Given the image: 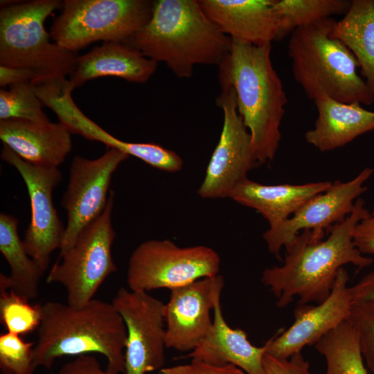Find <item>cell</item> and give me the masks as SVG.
Returning a JSON list of instances; mask_svg holds the SVG:
<instances>
[{"mask_svg":"<svg viewBox=\"0 0 374 374\" xmlns=\"http://www.w3.org/2000/svg\"><path fill=\"white\" fill-rule=\"evenodd\" d=\"M17 226L16 217L0 214V251L11 270L8 276L9 289L28 300L34 299L38 294L44 271L27 253L19 237Z\"/></svg>","mask_w":374,"mask_h":374,"instance_id":"cb8c5ba5","label":"cell"},{"mask_svg":"<svg viewBox=\"0 0 374 374\" xmlns=\"http://www.w3.org/2000/svg\"><path fill=\"white\" fill-rule=\"evenodd\" d=\"M127 329L112 303L93 299L84 305L42 304L41 322L33 348L35 368H50L63 356L103 355L106 371L124 373Z\"/></svg>","mask_w":374,"mask_h":374,"instance_id":"7a4b0ae2","label":"cell"},{"mask_svg":"<svg viewBox=\"0 0 374 374\" xmlns=\"http://www.w3.org/2000/svg\"><path fill=\"white\" fill-rule=\"evenodd\" d=\"M331 36L353 53L374 94V0L351 1L348 12L335 22Z\"/></svg>","mask_w":374,"mask_h":374,"instance_id":"603a6c76","label":"cell"},{"mask_svg":"<svg viewBox=\"0 0 374 374\" xmlns=\"http://www.w3.org/2000/svg\"><path fill=\"white\" fill-rule=\"evenodd\" d=\"M326 361L325 374H367L355 328L345 320L315 344Z\"/></svg>","mask_w":374,"mask_h":374,"instance_id":"d4e9b609","label":"cell"},{"mask_svg":"<svg viewBox=\"0 0 374 374\" xmlns=\"http://www.w3.org/2000/svg\"><path fill=\"white\" fill-rule=\"evenodd\" d=\"M348 274L340 268L329 296L316 305H299L294 312V321L267 341L266 353L279 359H288L306 346L315 344L325 335L347 320L353 301Z\"/></svg>","mask_w":374,"mask_h":374,"instance_id":"2e32d148","label":"cell"},{"mask_svg":"<svg viewBox=\"0 0 374 374\" xmlns=\"http://www.w3.org/2000/svg\"><path fill=\"white\" fill-rule=\"evenodd\" d=\"M71 133L59 123L9 118L0 120V139L24 161L57 168L72 149Z\"/></svg>","mask_w":374,"mask_h":374,"instance_id":"e0dca14e","label":"cell"},{"mask_svg":"<svg viewBox=\"0 0 374 374\" xmlns=\"http://www.w3.org/2000/svg\"><path fill=\"white\" fill-rule=\"evenodd\" d=\"M223 287L217 274L170 290L164 307L166 348L191 352L200 344L212 326L211 311Z\"/></svg>","mask_w":374,"mask_h":374,"instance_id":"9a60e30c","label":"cell"},{"mask_svg":"<svg viewBox=\"0 0 374 374\" xmlns=\"http://www.w3.org/2000/svg\"><path fill=\"white\" fill-rule=\"evenodd\" d=\"M220 86L222 91L216 105L223 112V126L204 179L197 190L202 198L229 197L233 188L248 178V172L259 165L251 134L238 110L234 89L226 84Z\"/></svg>","mask_w":374,"mask_h":374,"instance_id":"30bf717a","label":"cell"},{"mask_svg":"<svg viewBox=\"0 0 374 374\" xmlns=\"http://www.w3.org/2000/svg\"><path fill=\"white\" fill-rule=\"evenodd\" d=\"M368 213L365 201L359 197L353 212L328 231L326 240L314 241L310 230L296 237L285 248L284 264L267 268L262 274L261 281L276 297L277 307L285 308L296 296L299 305L320 303L330 294L344 265L362 268L373 263V259L362 254L353 242L356 224Z\"/></svg>","mask_w":374,"mask_h":374,"instance_id":"6da1fadb","label":"cell"},{"mask_svg":"<svg viewBox=\"0 0 374 374\" xmlns=\"http://www.w3.org/2000/svg\"><path fill=\"white\" fill-rule=\"evenodd\" d=\"M332 184L326 181L263 185L247 178L233 188L229 197L256 210L272 228L289 219L310 199L328 190Z\"/></svg>","mask_w":374,"mask_h":374,"instance_id":"44dd1931","label":"cell"},{"mask_svg":"<svg viewBox=\"0 0 374 374\" xmlns=\"http://www.w3.org/2000/svg\"><path fill=\"white\" fill-rule=\"evenodd\" d=\"M220 262L218 253L206 246L180 247L169 240H150L132 253L127 283L132 291L170 290L219 274Z\"/></svg>","mask_w":374,"mask_h":374,"instance_id":"9c48e42d","label":"cell"},{"mask_svg":"<svg viewBox=\"0 0 374 374\" xmlns=\"http://www.w3.org/2000/svg\"><path fill=\"white\" fill-rule=\"evenodd\" d=\"M127 329L123 374L160 371L166 357L165 304L147 292L121 287L112 302Z\"/></svg>","mask_w":374,"mask_h":374,"instance_id":"8fae6325","label":"cell"},{"mask_svg":"<svg viewBox=\"0 0 374 374\" xmlns=\"http://www.w3.org/2000/svg\"><path fill=\"white\" fill-rule=\"evenodd\" d=\"M347 0H274L278 17L275 41H280L298 28L332 15H345L350 6Z\"/></svg>","mask_w":374,"mask_h":374,"instance_id":"484cf974","label":"cell"},{"mask_svg":"<svg viewBox=\"0 0 374 374\" xmlns=\"http://www.w3.org/2000/svg\"><path fill=\"white\" fill-rule=\"evenodd\" d=\"M37 79L36 73L29 69L22 67H10L0 66V86H12L14 84L31 82Z\"/></svg>","mask_w":374,"mask_h":374,"instance_id":"d590c367","label":"cell"},{"mask_svg":"<svg viewBox=\"0 0 374 374\" xmlns=\"http://www.w3.org/2000/svg\"><path fill=\"white\" fill-rule=\"evenodd\" d=\"M213 311L210 330L186 357L217 366L233 364L247 374H265L262 359L266 343L260 347L255 346L244 330L231 328L224 319L220 298L216 301Z\"/></svg>","mask_w":374,"mask_h":374,"instance_id":"ffe728a7","label":"cell"},{"mask_svg":"<svg viewBox=\"0 0 374 374\" xmlns=\"http://www.w3.org/2000/svg\"><path fill=\"white\" fill-rule=\"evenodd\" d=\"M128 157L116 148H109L95 159L73 157L67 188L61 202L67 213V224L60 256L72 247L82 229L103 211L112 175Z\"/></svg>","mask_w":374,"mask_h":374,"instance_id":"4fadbf2b","label":"cell"},{"mask_svg":"<svg viewBox=\"0 0 374 374\" xmlns=\"http://www.w3.org/2000/svg\"><path fill=\"white\" fill-rule=\"evenodd\" d=\"M28 301L11 290L0 289V320L7 332L21 335L38 328L42 303L31 305Z\"/></svg>","mask_w":374,"mask_h":374,"instance_id":"83f0119b","label":"cell"},{"mask_svg":"<svg viewBox=\"0 0 374 374\" xmlns=\"http://www.w3.org/2000/svg\"><path fill=\"white\" fill-rule=\"evenodd\" d=\"M353 242L362 254L374 256V207L356 224L353 233Z\"/></svg>","mask_w":374,"mask_h":374,"instance_id":"836d02e7","label":"cell"},{"mask_svg":"<svg viewBox=\"0 0 374 374\" xmlns=\"http://www.w3.org/2000/svg\"><path fill=\"white\" fill-rule=\"evenodd\" d=\"M373 172V169L367 167L350 181H335L328 190L310 199L292 217L269 228L263 233L269 251L278 257L280 249L288 247L300 231L310 230L314 241L322 240L326 231L353 212L355 201L366 191L364 184Z\"/></svg>","mask_w":374,"mask_h":374,"instance_id":"5bb4252c","label":"cell"},{"mask_svg":"<svg viewBox=\"0 0 374 374\" xmlns=\"http://www.w3.org/2000/svg\"><path fill=\"white\" fill-rule=\"evenodd\" d=\"M43 107L31 82L12 85L8 90L0 89V120L19 118L48 122Z\"/></svg>","mask_w":374,"mask_h":374,"instance_id":"f1b7e54d","label":"cell"},{"mask_svg":"<svg viewBox=\"0 0 374 374\" xmlns=\"http://www.w3.org/2000/svg\"><path fill=\"white\" fill-rule=\"evenodd\" d=\"M62 5L60 0L1 1L0 66L34 71L37 79L33 84L71 75L77 53L51 42L44 27L48 17Z\"/></svg>","mask_w":374,"mask_h":374,"instance_id":"8992f818","label":"cell"},{"mask_svg":"<svg viewBox=\"0 0 374 374\" xmlns=\"http://www.w3.org/2000/svg\"><path fill=\"white\" fill-rule=\"evenodd\" d=\"M1 159L17 169L26 185L31 218L22 242L28 256L44 272L51 253L60 249L65 233L53 202V189L62 180L61 172L57 168L32 165L3 144Z\"/></svg>","mask_w":374,"mask_h":374,"instance_id":"7c38bea8","label":"cell"},{"mask_svg":"<svg viewBox=\"0 0 374 374\" xmlns=\"http://www.w3.org/2000/svg\"><path fill=\"white\" fill-rule=\"evenodd\" d=\"M88 137L98 141L109 148H116L138 158L157 169L170 172L179 171L183 166L182 159L174 151L152 143H131L121 141L103 130L96 123L89 129Z\"/></svg>","mask_w":374,"mask_h":374,"instance_id":"4316f807","label":"cell"},{"mask_svg":"<svg viewBox=\"0 0 374 374\" xmlns=\"http://www.w3.org/2000/svg\"><path fill=\"white\" fill-rule=\"evenodd\" d=\"M262 363L265 374H313L310 371L309 362L301 352L288 359H279L265 353Z\"/></svg>","mask_w":374,"mask_h":374,"instance_id":"d6a6232c","label":"cell"},{"mask_svg":"<svg viewBox=\"0 0 374 374\" xmlns=\"http://www.w3.org/2000/svg\"><path fill=\"white\" fill-rule=\"evenodd\" d=\"M337 21L330 17L294 30L288 43L294 78L307 97L344 103H374V94L357 73L350 50L331 36Z\"/></svg>","mask_w":374,"mask_h":374,"instance_id":"5b68a950","label":"cell"},{"mask_svg":"<svg viewBox=\"0 0 374 374\" xmlns=\"http://www.w3.org/2000/svg\"><path fill=\"white\" fill-rule=\"evenodd\" d=\"M158 374H244L233 364L213 365L205 362L191 359L189 363L163 367Z\"/></svg>","mask_w":374,"mask_h":374,"instance_id":"1f68e13d","label":"cell"},{"mask_svg":"<svg viewBox=\"0 0 374 374\" xmlns=\"http://www.w3.org/2000/svg\"><path fill=\"white\" fill-rule=\"evenodd\" d=\"M114 202V192L110 190L103 211L82 229L48 272L46 283L63 285L67 304L71 306L89 303L105 280L116 271L111 252L116 237L111 220Z\"/></svg>","mask_w":374,"mask_h":374,"instance_id":"ba28073f","label":"cell"},{"mask_svg":"<svg viewBox=\"0 0 374 374\" xmlns=\"http://www.w3.org/2000/svg\"><path fill=\"white\" fill-rule=\"evenodd\" d=\"M348 292L352 301L374 300V270L349 287Z\"/></svg>","mask_w":374,"mask_h":374,"instance_id":"8d00e7d4","label":"cell"},{"mask_svg":"<svg viewBox=\"0 0 374 374\" xmlns=\"http://www.w3.org/2000/svg\"><path fill=\"white\" fill-rule=\"evenodd\" d=\"M314 103L318 116L314 128L305 133V139L321 152L343 147L374 130V112L358 103H344L329 98Z\"/></svg>","mask_w":374,"mask_h":374,"instance_id":"7402d4cb","label":"cell"},{"mask_svg":"<svg viewBox=\"0 0 374 374\" xmlns=\"http://www.w3.org/2000/svg\"><path fill=\"white\" fill-rule=\"evenodd\" d=\"M347 319L355 330L366 366L374 374V300L353 301Z\"/></svg>","mask_w":374,"mask_h":374,"instance_id":"4dcf8cb0","label":"cell"},{"mask_svg":"<svg viewBox=\"0 0 374 374\" xmlns=\"http://www.w3.org/2000/svg\"><path fill=\"white\" fill-rule=\"evenodd\" d=\"M231 39L229 53L218 66L219 82L234 89L256 160L264 164L278 150L287 98L271 63V44L257 46Z\"/></svg>","mask_w":374,"mask_h":374,"instance_id":"277c9868","label":"cell"},{"mask_svg":"<svg viewBox=\"0 0 374 374\" xmlns=\"http://www.w3.org/2000/svg\"><path fill=\"white\" fill-rule=\"evenodd\" d=\"M152 6L147 0H64L50 37L74 53L99 40L125 43L148 22Z\"/></svg>","mask_w":374,"mask_h":374,"instance_id":"52a82bcc","label":"cell"},{"mask_svg":"<svg viewBox=\"0 0 374 374\" xmlns=\"http://www.w3.org/2000/svg\"><path fill=\"white\" fill-rule=\"evenodd\" d=\"M157 67L156 61L137 48L123 42H106L78 56L69 82L73 89L90 80L106 76L143 83L150 78Z\"/></svg>","mask_w":374,"mask_h":374,"instance_id":"d6986e66","label":"cell"},{"mask_svg":"<svg viewBox=\"0 0 374 374\" xmlns=\"http://www.w3.org/2000/svg\"><path fill=\"white\" fill-rule=\"evenodd\" d=\"M56 374H113L103 371L96 357L82 355L64 364Z\"/></svg>","mask_w":374,"mask_h":374,"instance_id":"e575fe53","label":"cell"},{"mask_svg":"<svg viewBox=\"0 0 374 374\" xmlns=\"http://www.w3.org/2000/svg\"><path fill=\"white\" fill-rule=\"evenodd\" d=\"M274 0H199L202 10L226 35L257 46L275 41Z\"/></svg>","mask_w":374,"mask_h":374,"instance_id":"ac0fdd59","label":"cell"},{"mask_svg":"<svg viewBox=\"0 0 374 374\" xmlns=\"http://www.w3.org/2000/svg\"><path fill=\"white\" fill-rule=\"evenodd\" d=\"M35 343L26 341L21 335L5 332L0 335V370L1 374H33Z\"/></svg>","mask_w":374,"mask_h":374,"instance_id":"f546056e","label":"cell"},{"mask_svg":"<svg viewBox=\"0 0 374 374\" xmlns=\"http://www.w3.org/2000/svg\"><path fill=\"white\" fill-rule=\"evenodd\" d=\"M125 44L186 78L197 64L220 66L231 39L211 21L198 1L157 0L148 22Z\"/></svg>","mask_w":374,"mask_h":374,"instance_id":"3957f363","label":"cell"}]
</instances>
